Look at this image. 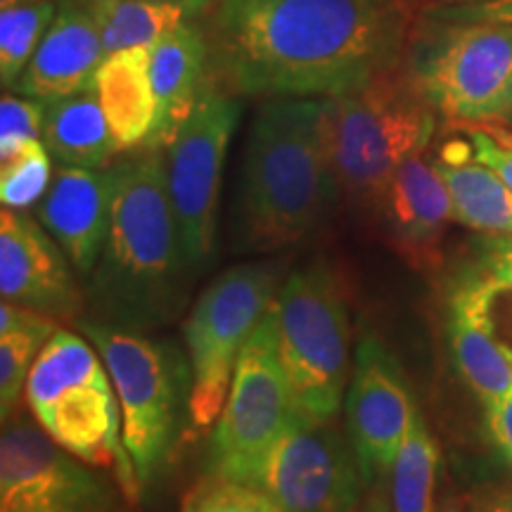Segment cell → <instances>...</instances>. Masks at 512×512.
I'll return each instance as SVG.
<instances>
[{
	"mask_svg": "<svg viewBox=\"0 0 512 512\" xmlns=\"http://www.w3.org/2000/svg\"><path fill=\"white\" fill-rule=\"evenodd\" d=\"M401 0H223L219 62L235 91L332 98L399 67L408 50Z\"/></svg>",
	"mask_w": 512,
	"mask_h": 512,
	"instance_id": "6da1fadb",
	"label": "cell"
},
{
	"mask_svg": "<svg viewBox=\"0 0 512 512\" xmlns=\"http://www.w3.org/2000/svg\"><path fill=\"white\" fill-rule=\"evenodd\" d=\"M114 169L110 228L88 278V302L102 323L162 328L181 313L195 275L169 200L164 150L143 147Z\"/></svg>",
	"mask_w": 512,
	"mask_h": 512,
	"instance_id": "7a4b0ae2",
	"label": "cell"
},
{
	"mask_svg": "<svg viewBox=\"0 0 512 512\" xmlns=\"http://www.w3.org/2000/svg\"><path fill=\"white\" fill-rule=\"evenodd\" d=\"M325 98H271L249 126L235 240L242 252H278L311 238L342 195L323 133Z\"/></svg>",
	"mask_w": 512,
	"mask_h": 512,
	"instance_id": "3957f363",
	"label": "cell"
},
{
	"mask_svg": "<svg viewBox=\"0 0 512 512\" xmlns=\"http://www.w3.org/2000/svg\"><path fill=\"white\" fill-rule=\"evenodd\" d=\"M434 126L437 110L401 64L325 98L323 133L339 192L373 214L401 164L430 145Z\"/></svg>",
	"mask_w": 512,
	"mask_h": 512,
	"instance_id": "277c9868",
	"label": "cell"
},
{
	"mask_svg": "<svg viewBox=\"0 0 512 512\" xmlns=\"http://www.w3.org/2000/svg\"><path fill=\"white\" fill-rule=\"evenodd\" d=\"M24 396L48 437L83 463L112 467L128 501H136L143 486L124 444L119 396L91 342L57 330L38 354Z\"/></svg>",
	"mask_w": 512,
	"mask_h": 512,
	"instance_id": "5b68a950",
	"label": "cell"
},
{
	"mask_svg": "<svg viewBox=\"0 0 512 512\" xmlns=\"http://www.w3.org/2000/svg\"><path fill=\"white\" fill-rule=\"evenodd\" d=\"M105 361L121 406V432L140 486L155 482L171 458L183 415H190L192 370L171 342L102 320H79Z\"/></svg>",
	"mask_w": 512,
	"mask_h": 512,
	"instance_id": "8992f818",
	"label": "cell"
},
{
	"mask_svg": "<svg viewBox=\"0 0 512 512\" xmlns=\"http://www.w3.org/2000/svg\"><path fill=\"white\" fill-rule=\"evenodd\" d=\"M406 72L437 114L458 124L512 119V27L420 17L408 41Z\"/></svg>",
	"mask_w": 512,
	"mask_h": 512,
	"instance_id": "52a82bcc",
	"label": "cell"
},
{
	"mask_svg": "<svg viewBox=\"0 0 512 512\" xmlns=\"http://www.w3.org/2000/svg\"><path fill=\"white\" fill-rule=\"evenodd\" d=\"M283 264L249 261L228 268L197 297L183 323L192 370L190 422L209 430L223 411L235 366L280 292Z\"/></svg>",
	"mask_w": 512,
	"mask_h": 512,
	"instance_id": "ba28073f",
	"label": "cell"
},
{
	"mask_svg": "<svg viewBox=\"0 0 512 512\" xmlns=\"http://www.w3.org/2000/svg\"><path fill=\"white\" fill-rule=\"evenodd\" d=\"M278 351L294 399L313 418L332 420L349 384V316L330 271H294L273 299Z\"/></svg>",
	"mask_w": 512,
	"mask_h": 512,
	"instance_id": "9c48e42d",
	"label": "cell"
},
{
	"mask_svg": "<svg viewBox=\"0 0 512 512\" xmlns=\"http://www.w3.org/2000/svg\"><path fill=\"white\" fill-rule=\"evenodd\" d=\"M302 408L278 351L273 304L242 349L209 446L211 475L254 484L268 451Z\"/></svg>",
	"mask_w": 512,
	"mask_h": 512,
	"instance_id": "30bf717a",
	"label": "cell"
},
{
	"mask_svg": "<svg viewBox=\"0 0 512 512\" xmlns=\"http://www.w3.org/2000/svg\"><path fill=\"white\" fill-rule=\"evenodd\" d=\"M238 119L240 102L209 86L176 138L164 147L169 200L195 273L214 254L221 174Z\"/></svg>",
	"mask_w": 512,
	"mask_h": 512,
	"instance_id": "8fae6325",
	"label": "cell"
},
{
	"mask_svg": "<svg viewBox=\"0 0 512 512\" xmlns=\"http://www.w3.org/2000/svg\"><path fill=\"white\" fill-rule=\"evenodd\" d=\"M252 486L285 512H356L368 484L351 441L330 420L299 411Z\"/></svg>",
	"mask_w": 512,
	"mask_h": 512,
	"instance_id": "7c38bea8",
	"label": "cell"
},
{
	"mask_svg": "<svg viewBox=\"0 0 512 512\" xmlns=\"http://www.w3.org/2000/svg\"><path fill=\"white\" fill-rule=\"evenodd\" d=\"M0 512H121V501L93 465L15 418L0 437Z\"/></svg>",
	"mask_w": 512,
	"mask_h": 512,
	"instance_id": "4fadbf2b",
	"label": "cell"
},
{
	"mask_svg": "<svg viewBox=\"0 0 512 512\" xmlns=\"http://www.w3.org/2000/svg\"><path fill=\"white\" fill-rule=\"evenodd\" d=\"M415 411L392 351L377 337H363L347 392V432L368 486L392 472Z\"/></svg>",
	"mask_w": 512,
	"mask_h": 512,
	"instance_id": "5bb4252c",
	"label": "cell"
},
{
	"mask_svg": "<svg viewBox=\"0 0 512 512\" xmlns=\"http://www.w3.org/2000/svg\"><path fill=\"white\" fill-rule=\"evenodd\" d=\"M0 292L3 302L41 311L53 318H76L83 297L72 261L43 223L27 211L0 214Z\"/></svg>",
	"mask_w": 512,
	"mask_h": 512,
	"instance_id": "9a60e30c",
	"label": "cell"
},
{
	"mask_svg": "<svg viewBox=\"0 0 512 512\" xmlns=\"http://www.w3.org/2000/svg\"><path fill=\"white\" fill-rule=\"evenodd\" d=\"M117 169L60 166L38 204V221L69 256L81 278H91L110 228Z\"/></svg>",
	"mask_w": 512,
	"mask_h": 512,
	"instance_id": "2e32d148",
	"label": "cell"
},
{
	"mask_svg": "<svg viewBox=\"0 0 512 512\" xmlns=\"http://www.w3.org/2000/svg\"><path fill=\"white\" fill-rule=\"evenodd\" d=\"M382 230L415 268L439 264L441 238L453 219V202L434 162L415 155L401 164L375 209Z\"/></svg>",
	"mask_w": 512,
	"mask_h": 512,
	"instance_id": "e0dca14e",
	"label": "cell"
},
{
	"mask_svg": "<svg viewBox=\"0 0 512 512\" xmlns=\"http://www.w3.org/2000/svg\"><path fill=\"white\" fill-rule=\"evenodd\" d=\"M496 294L482 273L470 275L453 292L448 316L453 361L484 408L512 394V349L496 337L491 316Z\"/></svg>",
	"mask_w": 512,
	"mask_h": 512,
	"instance_id": "ac0fdd59",
	"label": "cell"
},
{
	"mask_svg": "<svg viewBox=\"0 0 512 512\" xmlns=\"http://www.w3.org/2000/svg\"><path fill=\"white\" fill-rule=\"evenodd\" d=\"M105 57L100 31L86 5L81 0H62L15 93L55 102L88 91L95 88V74Z\"/></svg>",
	"mask_w": 512,
	"mask_h": 512,
	"instance_id": "d6986e66",
	"label": "cell"
},
{
	"mask_svg": "<svg viewBox=\"0 0 512 512\" xmlns=\"http://www.w3.org/2000/svg\"><path fill=\"white\" fill-rule=\"evenodd\" d=\"M209 60L207 38L192 22L178 24L152 46V88L157 98V119L145 147L164 150L202 98L204 69Z\"/></svg>",
	"mask_w": 512,
	"mask_h": 512,
	"instance_id": "ffe728a7",
	"label": "cell"
},
{
	"mask_svg": "<svg viewBox=\"0 0 512 512\" xmlns=\"http://www.w3.org/2000/svg\"><path fill=\"white\" fill-rule=\"evenodd\" d=\"M152 48H126L107 55L95 74V93L121 150L145 147L157 119L152 88Z\"/></svg>",
	"mask_w": 512,
	"mask_h": 512,
	"instance_id": "44dd1931",
	"label": "cell"
},
{
	"mask_svg": "<svg viewBox=\"0 0 512 512\" xmlns=\"http://www.w3.org/2000/svg\"><path fill=\"white\" fill-rule=\"evenodd\" d=\"M43 143L60 166L105 169L119 152L95 88L46 102Z\"/></svg>",
	"mask_w": 512,
	"mask_h": 512,
	"instance_id": "7402d4cb",
	"label": "cell"
},
{
	"mask_svg": "<svg viewBox=\"0 0 512 512\" xmlns=\"http://www.w3.org/2000/svg\"><path fill=\"white\" fill-rule=\"evenodd\" d=\"M434 166L451 192L453 219L486 235H512V190L494 169L448 152Z\"/></svg>",
	"mask_w": 512,
	"mask_h": 512,
	"instance_id": "603a6c76",
	"label": "cell"
},
{
	"mask_svg": "<svg viewBox=\"0 0 512 512\" xmlns=\"http://www.w3.org/2000/svg\"><path fill=\"white\" fill-rule=\"evenodd\" d=\"M57 332V318L12 302L0 306V415L10 420L19 394L48 339Z\"/></svg>",
	"mask_w": 512,
	"mask_h": 512,
	"instance_id": "cb8c5ba5",
	"label": "cell"
},
{
	"mask_svg": "<svg viewBox=\"0 0 512 512\" xmlns=\"http://www.w3.org/2000/svg\"><path fill=\"white\" fill-rule=\"evenodd\" d=\"M100 31L105 55L126 48H152L192 17L181 5L152 0H81Z\"/></svg>",
	"mask_w": 512,
	"mask_h": 512,
	"instance_id": "d4e9b609",
	"label": "cell"
},
{
	"mask_svg": "<svg viewBox=\"0 0 512 512\" xmlns=\"http://www.w3.org/2000/svg\"><path fill=\"white\" fill-rule=\"evenodd\" d=\"M439 446L420 411L406 434L392 467V510L432 512L434 484H437Z\"/></svg>",
	"mask_w": 512,
	"mask_h": 512,
	"instance_id": "484cf974",
	"label": "cell"
},
{
	"mask_svg": "<svg viewBox=\"0 0 512 512\" xmlns=\"http://www.w3.org/2000/svg\"><path fill=\"white\" fill-rule=\"evenodd\" d=\"M53 0H31L0 10V81L15 88L57 15Z\"/></svg>",
	"mask_w": 512,
	"mask_h": 512,
	"instance_id": "4316f807",
	"label": "cell"
},
{
	"mask_svg": "<svg viewBox=\"0 0 512 512\" xmlns=\"http://www.w3.org/2000/svg\"><path fill=\"white\" fill-rule=\"evenodd\" d=\"M43 140H31L0 159V202L5 209L27 211L46 197L53 183V162Z\"/></svg>",
	"mask_w": 512,
	"mask_h": 512,
	"instance_id": "83f0119b",
	"label": "cell"
},
{
	"mask_svg": "<svg viewBox=\"0 0 512 512\" xmlns=\"http://www.w3.org/2000/svg\"><path fill=\"white\" fill-rule=\"evenodd\" d=\"M181 512H285L256 486L211 475L185 496Z\"/></svg>",
	"mask_w": 512,
	"mask_h": 512,
	"instance_id": "f1b7e54d",
	"label": "cell"
},
{
	"mask_svg": "<svg viewBox=\"0 0 512 512\" xmlns=\"http://www.w3.org/2000/svg\"><path fill=\"white\" fill-rule=\"evenodd\" d=\"M46 102L27 95L5 93L0 100V159L12 155L31 140L43 138Z\"/></svg>",
	"mask_w": 512,
	"mask_h": 512,
	"instance_id": "f546056e",
	"label": "cell"
},
{
	"mask_svg": "<svg viewBox=\"0 0 512 512\" xmlns=\"http://www.w3.org/2000/svg\"><path fill=\"white\" fill-rule=\"evenodd\" d=\"M434 22H494L512 27V0H475V3H434L422 10Z\"/></svg>",
	"mask_w": 512,
	"mask_h": 512,
	"instance_id": "4dcf8cb0",
	"label": "cell"
},
{
	"mask_svg": "<svg viewBox=\"0 0 512 512\" xmlns=\"http://www.w3.org/2000/svg\"><path fill=\"white\" fill-rule=\"evenodd\" d=\"M482 273L498 292L512 290V235H494L482 249Z\"/></svg>",
	"mask_w": 512,
	"mask_h": 512,
	"instance_id": "1f68e13d",
	"label": "cell"
},
{
	"mask_svg": "<svg viewBox=\"0 0 512 512\" xmlns=\"http://www.w3.org/2000/svg\"><path fill=\"white\" fill-rule=\"evenodd\" d=\"M467 136L472 143V157L494 169L503 178L505 185L512 190V150L498 143L494 136L484 131L482 126H467Z\"/></svg>",
	"mask_w": 512,
	"mask_h": 512,
	"instance_id": "d6a6232c",
	"label": "cell"
},
{
	"mask_svg": "<svg viewBox=\"0 0 512 512\" xmlns=\"http://www.w3.org/2000/svg\"><path fill=\"white\" fill-rule=\"evenodd\" d=\"M489 430L505 460L512 465V394L505 396L494 408H486Z\"/></svg>",
	"mask_w": 512,
	"mask_h": 512,
	"instance_id": "836d02e7",
	"label": "cell"
},
{
	"mask_svg": "<svg viewBox=\"0 0 512 512\" xmlns=\"http://www.w3.org/2000/svg\"><path fill=\"white\" fill-rule=\"evenodd\" d=\"M467 512H512V489L508 486H486L472 496Z\"/></svg>",
	"mask_w": 512,
	"mask_h": 512,
	"instance_id": "e575fe53",
	"label": "cell"
},
{
	"mask_svg": "<svg viewBox=\"0 0 512 512\" xmlns=\"http://www.w3.org/2000/svg\"><path fill=\"white\" fill-rule=\"evenodd\" d=\"M152 3H171V5H181V8L188 10L192 17H197V15H202L204 10H209L211 5L216 3V0H152Z\"/></svg>",
	"mask_w": 512,
	"mask_h": 512,
	"instance_id": "d590c367",
	"label": "cell"
},
{
	"mask_svg": "<svg viewBox=\"0 0 512 512\" xmlns=\"http://www.w3.org/2000/svg\"><path fill=\"white\" fill-rule=\"evenodd\" d=\"M482 128L486 133H489V136H494L498 143L510 147V150H512V131H510V128H503V126H496V124H486Z\"/></svg>",
	"mask_w": 512,
	"mask_h": 512,
	"instance_id": "8d00e7d4",
	"label": "cell"
},
{
	"mask_svg": "<svg viewBox=\"0 0 512 512\" xmlns=\"http://www.w3.org/2000/svg\"><path fill=\"white\" fill-rule=\"evenodd\" d=\"M356 512H394V510H392V505L384 501L380 494H375L366 505H363L361 510H356Z\"/></svg>",
	"mask_w": 512,
	"mask_h": 512,
	"instance_id": "74e56055",
	"label": "cell"
},
{
	"mask_svg": "<svg viewBox=\"0 0 512 512\" xmlns=\"http://www.w3.org/2000/svg\"><path fill=\"white\" fill-rule=\"evenodd\" d=\"M22 3H31V0H0V8H12V5H22Z\"/></svg>",
	"mask_w": 512,
	"mask_h": 512,
	"instance_id": "f35d334b",
	"label": "cell"
},
{
	"mask_svg": "<svg viewBox=\"0 0 512 512\" xmlns=\"http://www.w3.org/2000/svg\"><path fill=\"white\" fill-rule=\"evenodd\" d=\"M439 512H460V510H458L456 503H444V505H441V508H439Z\"/></svg>",
	"mask_w": 512,
	"mask_h": 512,
	"instance_id": "ab89813d",
	"label": "cell"
},
{
	"mask_svg": "<svg viewBox=\"0 0 512 512\" xmlns=\"http://www.w3.org/2000/svg\"><path fill=\"white\" fill-rule=\"evenodd\" d=\"M437 3H475V0H437Z\"/></svg>",
	"mask_w": 512,
	"mask_h": 512,
	"instance_id": "60d3db41",
	"label": "cell"
}]
</instances>
